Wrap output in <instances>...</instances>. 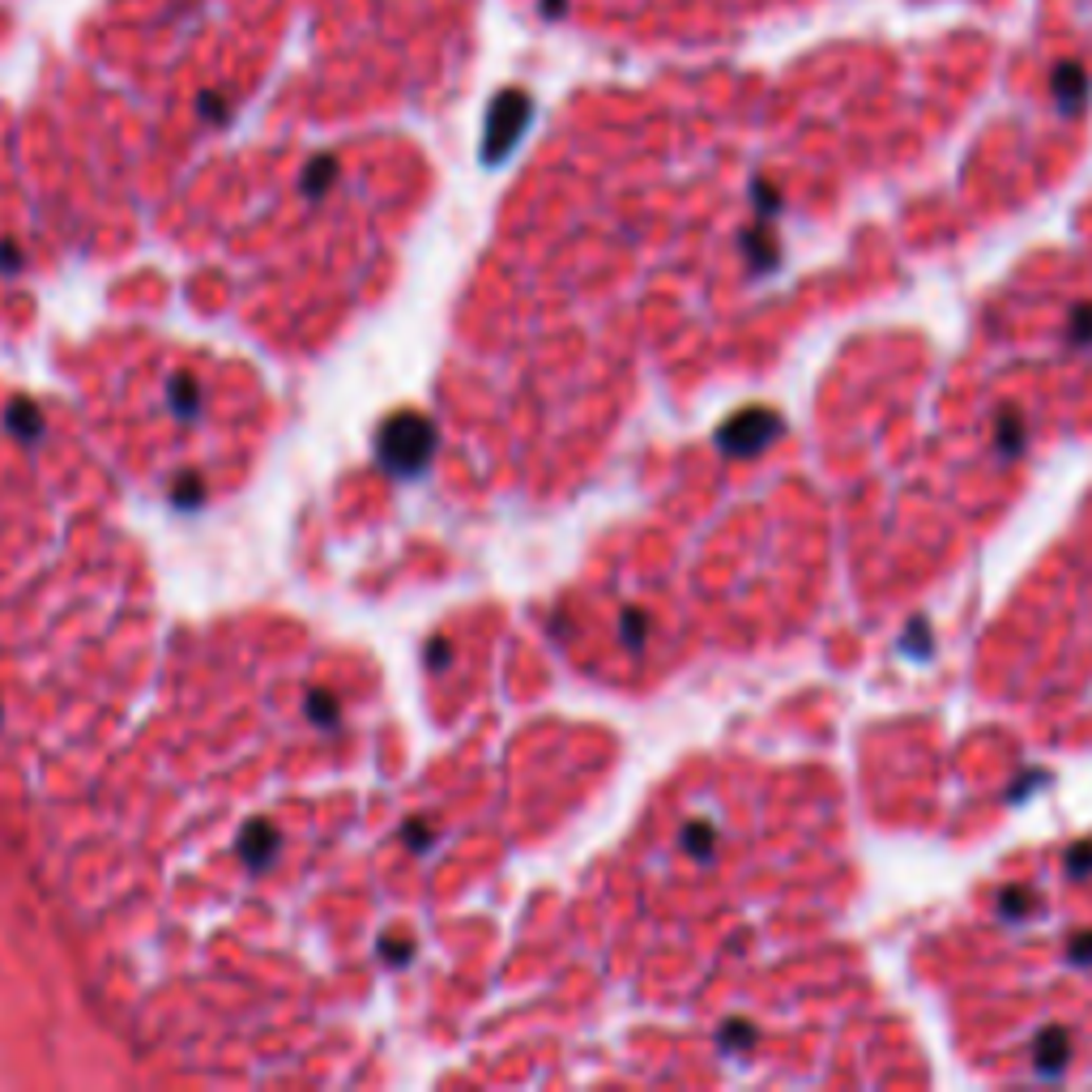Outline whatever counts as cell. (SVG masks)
Segmentation results:
<instances>
[{"instance_id": "cell-2", "label": "cell", "mask_w": 1092, "mask_h": 1092, "mask_svg": "<svg viewBox=\"0 0 1092 1092\" xmlns=\"http://www.w3.org/2000/svg\"><path fill=\"white\" fill-rule=\"evenodd\" d=\"M278 849V832L274 828H265V824H257L248 836H244V853L252 858V862H269V853Z\"/></svg>"}, {"instance_id": "cell-1", "label": "cell", "mask_w": 1092, "mask_h": 1092, "mask_svg": "<svg viewBox=\"0 0 1092 1092\" xmlns=\"http://www.w3.org/2000/svg\"><path fill=\"white\" fill-rule=\"evenodd\" d=\"M431 440L435 431L427 418L418 414H397L393 422H384L380 431V462L393 470V474H418L431 457Z\"/></svg>"}]
</instances>
